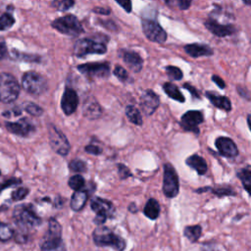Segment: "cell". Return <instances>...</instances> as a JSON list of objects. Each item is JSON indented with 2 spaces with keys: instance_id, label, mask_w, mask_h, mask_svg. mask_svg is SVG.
Masks as SVG:
<instances>
[{
  "instance_id": "obj_46",
  "label": "cell",
  "mask_w": 251,
  "mask_h": 251,
  "mask_svg": "<svg viewBox=\"0 0 251 251\" xmlns=\"http://www.w3.org/2000/svg\"><path fill=\"white\" fill-rule=\"evenodd\" d=\"M212 80L220 87V88H225L226 87V82L219 76V75H214L213 76H212Z\"/></svg>"
},
{
  "instance_id": "obj_17",
  "label": "cell",
  "mask_w": 251,
  "mask_h": 251,
  "mask_svg": "<svg viewBox=\"0 0 251 251\" xmlns=\"http://www.w3.org/2000/svg\"><path fill=\"white\" fill-rule=\"evenodd\" d=\"M78 97L76 92L73 88H66L62 99H61V108L66 115L73 114L77 107Z\"/></svg>"
},
{
  "instance_id": "obj_13",
  "label": "cell",
  "mask_w": 251,
  "mask_h": 251,
  "mask_svg": "<svg viewBox=\"0 0 251 251\" xmlns=\"http://www.w3.org/2000/svg\"><path fill=\"white\" fill-rule=\"evenodd\" d=\"M140 107L147 116L152 115L160 105L159 96L151 89H146L140 97Z\"/></svg>"
},
{
  "instance_id": "obj_33",
  "label": "cell",
  "mask_w": 251,
  "mask_h": 251,
  "mask_svg": "<svg viewBox=\"0 0 251 251\" xmlns=\"http://www.w3.org/2000/svg\"><path fill=\"white\" fill-rule=\"evenodd\" d=\"M14 235L13 229L6 224L0 223V240L1 241H8Z\"/></svg>"
},
{
  "instance_id": "obj_44",
  "label": "cell",
  "mask_w": 251,
  "mask_h": 251,
  "mask_svg": "<svg viewBox=\"0 0 251 251\" xmlns=\"http://www.w3.org/2000/svg\"><path fill=\"white\" fill-rule=\"evenodd\" d=\"M183 87L186 88V89L191 93V95H192L194 98H200V95H199L198 91L196 90V88H195L194 86L190 85L189 83H184V84H183Z\"/></svg>"
},
{
  "instance_id": "obj_16",
  "label": "cell",
  "mask_w": 251,
  "mask_h": 251,
  "mask_svg": "<svg viewBox=\"0 0 251 251\" xmlns=\"http://www.w3.org/2000/svg\"><path fill=\"white\" fill-rule=\"evenodd\" d=\"M5 125L10 132L20 136H27L34 130L33 125L27 119H21L18 122H6Z\"/></svg>"
},
{
  "instance_id": "obj_3",
  "label": "cell",
  "mask_w": 251,
  "mask_h": 251,
  "mask_svg": "<svg viewBox=\"0 0 251 251\" xmlns=\"http://www.w3.org/2000/svg\"><path fill=\"white\" fill-rule=\"evenodd\" d=\"M13 216L15 222L22 229L37 226L41 223L40 218L30 205H20L16 207Z\"/></svg>"
},
{
  "instance_id": "obj_35",
  "label": "cell",
  "mask_w": 251,
  "mask_h": 251,
  "mask_svg": "<svg viewBox=\"0 0 251 251\" xmlns=\"http://www.w3.org/2000/svg\"><path fill=\"white\" fill-rule=\"evenodd\" d=\"M25 111L31 115V116H34V117H39L43 114V110L41 107H39L38 105L36 104H33V103H28L26 106H25Z\"/></svg>"
},
{
  "instance_id": "obj_20",
  "label": "cell",
  "mask_w": 251,
  "mask_h": 251,
  "mask_svg": "<svg viewBox=\"0 0 251 251\" xmlns=\"http://www.w3.org/2000/svg\"><path fill=\"white\" fill-rule=\"evenodd\" d=\"M123 59L126 65L132 71V72H140L143 66V59L140 55L134 51H124L123 52Z\"/></svg>"
},
{
  "instance_id": "obj_18",
  "label": "cell",
  "mask_w": 251,
  "mask_h": 251,
  "mask_svg": "<svg viewBox=\"0 0 251 251\" xmlns=\"http://www.w3.org/2000/svg\"><path fill=\"white\" fill-rule=\"evenodd\" d=\"M60 242H62L61 226L55 219H51L49 221L48 230L44 236L42 245H54Z\"/></svg>"
},
{
  "instance_id": "obj_22",
  "label": "cell",
  "mask_w": 251,
  "mask_h": 251,
  "mask_svg": "<svg viewBox=\"0 0 251 251\" xmlns=\"http://www.w3.org/2000/svg\"><path fill=\"white\" fill-rule=\"evenodd\" d=\"M205 94H206V97L211 101V103L217 108L225 110L226 112H229L231 110V104L227 97L218 95V93H215L212 91H207Z\"/></svg>"
},
{
  "instance_id": "obj_43",
  "label": "cell",
  "mask_w": 251,
  "mask_h": 251,
  "mask_svg": "<svg viewBox=\"0 0 251 251\" xmlns=\"http://www.w3.org/2000/svg\"><path fill=\"white\" fill-rule=\"evenodd\" d=\"M84 150H85V152H87V153H89V154H92V155H99V154L102 153L101 148H99V147L96 146V145H91V144L85 146Z\"/></svg>"
},
{
  "instance_id": "obj_2",
  "label": "cell",
  "mask_w": 251,
  "mask_h": 251,
  "mask_svg": "<svg viewBox=\"0 0 251 251\" xmlns=\"http://www.w3.org/2000/svg\"><path fill=\"white\" fill-rule=\"evenodd\" d=\"M20 93V84L14 75L0 73V101L10 103L15 101Z\"/></svg>"
},
{
  "instance_id": "obj_4",
  "label": "cell",
  "mask_w": 251,
  "mask_h": 251,
  "mask_svg": "<svg viewBox=\"0 0 251 251\" xmlns=\"http://www.w3.org/2000/svg\"><path fill=\"white\" fill-rule=\"evenodd\" d=\"M51 25L61 33L76 36L83 31L82 25L74 15H67L54 20Z\"/></svg>"
},
{
  "instance_id": "obj_48",
  "label": "cell",
  "mask_w": 251,
  "mask_h": 251,
  "mask_svg": "<svg viewBox=\"0 0 251 251\" xmlns=\"http://www.w3.org/2000/svg\"><path fill=\"white\" fill-rule=\"evenodd\" d=\"M93 12L98 13V14H103V15H108L110 14V9L108 8H101V7H96L93 9Z\"/></svg>"
},
{
  "instance_id": "obj_27",
  "label": "cell",
  "mask_w": 251,
  "mask_h": 251,
  "mask_svg": "<svg viewBox=\"0 0 251 251\" xmlns=\"http://www.w3.org/2000/svg\"><path fill=\"white\" fill-rule=\"evenodd\" d=\"M237 176L241 179L245 190L251 195V166H247L241 169L237 173Z\"/></svg>"
},
{
  "instance_id": "obj_40",
  "label": "cell",
  "mask_w": 251,
  "mask_h": 251,
  "mask_svg": "<svg viewBox=\"0 0 251 251\" xmlns=\"http://www.w3.org/2000/svg\"><path fill=\"white\" fill-rule=\"evenodd\" d=\"M41 251H66L65 245L62 242L54 245H42L41 246Z\"/></svg>"
},
{
  "instance_id": "obj_49",
  "label": "cell",
  "mask_w": 251,
  "mask_h": 251,
  "mask_svg": "<svg viewBox=\"0 0 251 251\" xmlns=\"http://www.w3.org/2000/svg\"><path fill=\"white\" fill-rule=\"evenodd\" d=\"M247 123H248L249 128H250V130H251V115H249V116L247 117Z\"/></svg>"
},
{
  "instance_id": "obj_9",
  "label": "cell",
  "mask_w": 251,
  "mask_h": 251,
  "mask_svg": "<svg viewBox=\"0 0 251 251\" xmlns=\"http://www.w3.org/2000/svg\"><path fill=\"white\" fill-rule=\"evenodd\" d=\"M142 30L145 36L153 42L163 43L167 39V32L155 20L143 19Z\"/></svg>"
},
{
  "instance_id": "obj_47",
  "label": "cell",
  "mask_w": 251,
  "mask_h": 251,
  "mask_svg": "<svg viewBox=\"0 0 251 251\" xmlns=\"http://www.w3.org/2000/svg\"><path fill=\"white\" fill-rule=\"evenodd\" d=\"M7 54V47L3 38L0 37V60L3 59Z\"/></svg>"
},
{
  "instance_id": "obj_29",
  "label": "cell",
  "mask_w": 251,
  "mask_h": 251,
  "mask_svg": "<svg viewBox=\"0 0 251 251\" xmlns=\"http://www.w3.org/2000/svg\"><path fill=\"white\" fill-rule=\"evenodd\" d=\"M201 226L196 225V226H186L183 230V234L185 237H187L190 241L195 242L201 235Z\"/></svg>"
},
{
  "instance_id": "obj_32",
  "label": "cell",
  "mask_w": 251,
  "mask_h": 251,
  "mask_svg": "<svg viewBox=\"0 0 251 251\" xmlns=\"http://www.w3.org/2000/svg\"><path fill=\"white\" fill-rule=\"evenodd\" d=\"M166 73H167L168 76L173 80H179L183 76V74L180 71V69L177 67H175V66L166 67Z\"/></svg>"
},
{
  "instance_id": "obj_10",
  "label": "cell",
  "mask_w": 251,
  "mask_h": 251,
  "mask_svg": "<svg viewBox=\"0 0 251 251\" xmlns=\"http://www.w3.org/2000/svg\"><path fill=\"white\" fill-rule=\"evenodd\" d=\"M49 142L52 149L59 155L65 156L70 151V143L66 135L52 125L49 126Z\"/></svg>"
},
{
  "instance_id": "obj_15",
  "label": "cell",
  "mask_w": 251,
  "mask_h": 251,
  "mask_svg": "<svg viewBox=\"0 0 251 251\" xmlns=\"http://www.w3.org/2000/svg\"><path fill=\"white\" fill-rule=\"evenodd\" d=\"M215 145L219 153L225 157L234 158L238 155V149L236 147V144L233 142L232 139L228 137H226V136L218 137L215 141Z\"/></svg>"
},
{
  "instance_id": "obj_11",
  "label": "cell",
  "mask_w": 251,
  "mask_h": 251,
  "mask_svg": "<svg viewBox=\"0 0 251 251\" xmlns=\"http://www.w3.org/2000/svg\"><path fill=\"white\" fill-rule=\"evenodd\" d=\"M77 70L88 77H108L110 75V65L103 63H87L77 66Z\"/></svg>"
},
{
  "instance_id": "obj_7",
  "label": "cell",
  "mask_w": 251,
  "mask_h": 251,
  "mask_svg": "<svg viewBox=\"0 0 251 251\" xmlns=\"http://www.w3.org/2000/svg\"><path fill=\"white\" fill-rule=\"evenodd\" d=\"M179 182L178 176L175 168L171 164H165L164 166V180H163V192L169 198H174L178 194Z\"/></svg>"
},
{
  "instance_id": "obj_24",
  "label": "cell",
  "mask_w": 251,
  "mask_h": 251,
  "mask_svg": "<svg viewBox=\"0 0 251 251\" xmlns=\"http://www.w3.org/2000/svg\"><path fill=\"white\" fill-rule=\"evenodd\" d=\"M87 197L88 195L85 190L75 191L71 199V208L74 211H80L84 207L87 201Z\"/></svg>"
},
{
  "instance_id": "obj_38",
  "label": "cell",
  "mask_w": 251,
  "mask_h": 251,
  "mask_svg": "<svg viewBox=\"0 0 251 251\" xmlns=\"http://www.w3.org/2000/svg\"><path fill=\"white\" fill-rule=\"evenodd\" d=\"M114 75L122 81H126L128 78L127 72L121 66H116L114 69Z\"/></svg>"
},
{
  "instance_id": "obj_34",
  "label": "cell",
  "mask_w": 251,
  "mask_h": 251,
  "mask_svg": "<svg viewBox=\"0 0 251 251\" xmlns=\"http://www.w3.org/2000/svg\"><path fill=\"white\" fill-rule=\"evenodd\" d=\"M70 170L76 172V173H82L86 171V165L81 160H73L69 164Z\"/></svg>"
},
{
  "instance_id": "obj_45",
  "label": "cell",
  "mask_w": 251,
  "mask_h": 251,
  "mask_svg": "<svg viewBox=\"0 0 251 251\" xmlns=\"http://www.w3.org/2000/svg\"><path fill=\"white\" fill-rule=\"evenodd\" d=\"M117 3L120 6H122L126 10V12H127V13L131 12V2L130 1H128V0H126V1H118L117 0Z\"/></svg>"
},
{
  "instance_id": "obj_41",
  "label": "cell",
  "mask_w": 251,
  "mask_h": 251,
  "mask_svg": "<svg viewBox=\"0 0 251 251\" xmlns=\"http://www.w3.org/2000/svg\"><path fill=\"white\" fill-rule=\"evenodd\" d=\"M210 190H212V192L214 193V194H217L218 196H224V195H234L235 194V192L231 189V188H229V187H227V188H226V187H220V188H213V189H211V187H210Z\"/></svg>"
},
{
  "instance_id": "obj_6",
  "label": "cell",
  "mask_w": 251,
  "mask_h": 251,
  "mask_svg": "<svg viewBox=\"0 0 251 251\" xmlns=\"http://www.w3.org/2000/svg\"><path fill=\"white\" fill-rule=\"evenodd\" d=\"M22 86L30 94L40 95L46 90L47 82L39 74L35 72H27L23 75Z\"/></svg>"
},
{
  "instance_id": "obj_8",
  "label": "cell",
  "mask_w": 251,
  "mask_h": 251,
  "mask_svg": "<svg viewBox=\"0 0 251 251\" xmlns=\"http://www.w3.org/2000/svg\"><path fill=\"white\" fill-rule=\"evenodd\" d=\"M90 206L96 214L94 221L98 225L103 224L108 218H112L115 212L113 204L110 201L100 197H94L91 200Z\"/></svg>"
},
{
  "instance_id": "obj_30",
  "label": "cell",
  "mask_w": 251,
  "mask_h": 251,
  "mask_svg": "<svg viewBox=\"0 0 251 251\" xmlns=\"http://www.w3.org/2000/svg\"><path fill=\"white\" fill-rule=\"evenodd\" d=\"M69 186L75 191L82 190L84 186V178L79 175H75L69 179Z\"/></svg>"
},
{
  "instance_id": "obj_52",
  "label": "cell",
  "mask_w": 251,
  "mask_h": 251,
  "mask_svg": "<svg viewBox=\"0 0 251 251\" xmlns=\"http://www.w3.org/2000/svg\"><path fill=\"white\" fill-rule=\"evenodd\" d=\"M0 175H1V173H0Z\"/></svg>"
},
{
  "instance_id": "obj_25",
  "label": "cell",
  "mask_w": 251,
  "mask_h": 251,
  "mask_svg": "<svg viewBox=\"0 0 251 251\" xmlns=\"http://www.w3.org/2000/svg\"><path fill=\"white\" fill-rule=\"evenodd\" d=\"M143 213L147 218H149L151 220L157 219L160 214V205H159L158 201L154 198H150L147 201V203L145 204Z\"/></svg>"
},
{
  "instance_id": "obj_36",
  "label": "cell",
  "mask_w": 251,
  "mask_h": 251,
  "mask_svg": "<svg viewBox=\"0 0 251 251\" xmlns=\"http://www.w3.org/2000/svg\"><path fill=\"white\" fill-rule=\"evenodd\" d=\"M74 4H75L74 1L65 0V1H55L52 3V6L55 7L59 11H66V10L70 9Z\"/></svg>"
},
{
  "instance_id": "obj_26",
  "label": "cell",
  "mask_w": 251,
  "mask_h": 251,
  "mask_svg": "<svg viewBox=\"0 0 251 251\" xmlns=\"http://www.w3.org/2000/svg\"><path fill=\"white\" fill-rule=\"evenodd\" d=\"M163 89L166 92V94L171 97L174 100H176L178 102H184V96L182 95V93L179 91V89L177 88L176 85H175L174 83L171 82H165L163 85Z\"/></svg>"
},
{
  "instance_id": "obj_12",
  "label": "cell",
  "mask_w": 251,
  "mask_h": 251,
  "mask_svg": "<svg viewBox=\"0 0 251 251\" xmlns=\"http://www.w3.org/2000/svg\"><path fill=\"white\" fill-rule=\"evenodd\" d=\"M204 117L202 112L197 110H190L184 113L180 120V126L184 130L192 131L196 134L199 132L198 126L203 123Z\"/></svg>"
},
{
  "instance_id": "obj_42",
  "label": "cell",
  "mask_w": 251,
  "mask_h": 251,
  "mask_svg": "<svg viewBox=\"0 0 251 251\" xmlns=\"http://www.w3.org/2000/svg\"><path fill=\"white\" fill-rule=\"evenodd\" d=\"M118 171H119V176L122 179H126V177L131 176L129 169L127 167H126L125 165H123V164L118 165Z\"/></svg>"
},
{
  "instance_id": "obj_14",
  "label": "cell",
  "mask_w": 251,
  "mask_h": 251,
  "mask_svg": "<svg viewBox=\"0 0 251 251\" xmlns=\"http://www.w3.org/2000/svg\"><path fill=\"white\" fill-rule=\"evenodd\" d=\"M204 25L209 31H211L214 35L219 37L227 36L233 34L236 31V28L232 25H223L214 19L206 20Z\"/></svg>"
},
{
  "instance_id": "obj_23",
  "label": "cell",
  "mask_w": 251,
  "mask_h": 251,
  "mask_svg": "<svg viewBox=\"0 0 251 251\" xmlns=\"http://www.w3.org/2000/svg\"><path fill=\"white\" fill-rule=\"evenodd\" d=\"M185 163L188 167L195 170L199 175H204L208 170L206 161L201 156L196 155V154L189 156L185 160Z\"/></svg>"
},
{
  "instance_id": "obj_39",
  "label": "cell",
  "mask_w": 251,
  "mask_h": 251,
  "mask_svg": "<svg viewBox=\"0 0 251 251\" xmlns=\"http://www.w3.org/2000/svg\"><path fill=\"white\" fill-rule=\"evenodd\" d=\"M166 4L170 6H177L180 10H185L188 9L191 2L190 1H185V0H177V1H166Z\"/></svg>"
},
{
  "instance_id": "obj_21",
  "label": "cell",
  "mask_w": 251,
  "mask_h": 251,
  "mask_svg": "<svg viewBox=\"0 0 251 251\" xmlns=\"http://www.w3.org/2000/svg\"><path fill=\"white\" fill-rule=\"evenodd\" d=\"M184 51L193 58L202 57V56H211L214 53L213 49L210 46L199 44V43H192V44L185 45Z\"/></svg>"
},
{
  "instance_id": "obj_37",
  "label": "cell",
  "mask_w": 251,
  "mask_h": 251,
  "mask_svg": "<svg viewBox=\"0 0 251 251\" xmlns=\"http://www.w3.org/2000/svg\"><path fill=\"white\" fill-rule=\"evenodd\" d=\"M28 193V189L25 187H20L12 192V199L14 201H19L24 199Z\"/></svg>"
},
{
  "instance_id": "obj_5",
  "label": "cell",
  "mask_w": 251,
  "mask_h": 251,
  "mask_svg": "<svg viewBox=\"0 0 251 251\" xmlns=\"http://www.w3.org/2000/svg\"><path fill=\"white\" fill-rule=\"evenodd\" d=\"M107 52L105 43L89 38H82L75 42L74 54L76 57H84L88 54H104Z\"/></svg>"
},
{
  "instance_id": "obj_51",
  "label": "cell",
  "mask_w": 251,
  "mask_h": 251,
  "mask_svg": "<svg viewBox=\"0 0 251 251\" xmlns=\"http://www.w3.org/2000/svg\"><path fill=\"white\" fill-rule=\"evenodd\" d=\"M3 188H5V187H4V185H0V191H1Z\"/></svg>"
},
{
  "instance_id": "obj_1",
  "label": "cell",
  "mask_w": 251,
  "mask_h": 251,
  "mask_svg": "<svg viewBox=\"0 0 251 251\" xmlns=\"http://www.w3.org/2000/svg\"><path fill=\"white\" fill-rule=\"evenodd\" d=\"M93 241L98 246H111L117 251L125 250L126 243L118 234L106 226H98L93 231Z\"/></svg>"
},
{
  "instance_id": "obj_19",
  "label": "cell",
  "mask_w": 251,
  "mask_h": 251,
  "mask_svg": "<svg viewBox=\"0 0 251 251\" xmlns=\"http://www.w3.org/2000/svg\"><path fill=\"white\" fill-rule=\"evenodd\" d=\"M82 114L85 118L89 120L98 119L102 114V109L99 103L93 98L89 97L85 99L83 106H82Z\"/></svg>"
},
{
  "instance_id": "obj_31",
  "label": "cell",
  "mask_w": 251,
  "mask_h": 251,
  "mask_svg": "<svg viewBox=\"0 0 251 251\" xmlns=\"http://www.w3.org/2000/svg\"><path fill=\"white\" fill-rule=\"evenodd\" d=\"M15 24V19L12 17L11 14L5 13L0 16V30H6L12 27Z\"/></svg>"
},
{
  "instance_id": "obj_28",
  "label": "cell",
  "mask_w": 251,
  "mask_h": 251,
  "mask_svg": "<svg viewBox=\"0 0 251 251\" xmlns=\"http://www.w3.org/2000/svg\"><path fill=\"white\" fill-rule=\"evenodd\" d=\"M126 115L128 119V121L136 126H141L142 125V117L141 114L139 112V110L132 106V105H128L126 108Z\"/></svg>"
},
{
  "instance_id": "obj_50",
  "label": "cell",
  "mask_w": 251,
  "mask_h": 251,
  "mask_svg": "<svg viewBox=\"0 0 251 251\" xmlns=\"http://www.w3.org/2000/svg\"><path fill=\"white\" fill-rule=\"evenodd\" d=\"M243 3H244V4H246V5H251V1H245V0H244V1H243Z\"/></svg>"
}]
</instances>
